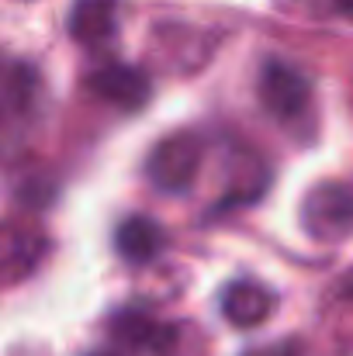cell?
I'll list each match as a JSON object with an SVG mask.
<instances>
[{
	"label": "cell",
	"instance_id": "obj_1",
	"mask_svg": "<svg viewBox=\"0 0 353 356\" xmlns=\"http://www.w3.org/2000/svg\"><path fill=\"white\" fill-rule=\"evenodd\" d=\"M201 156H205V145L194 131L180 128V131H170L166 138H159L152 145V152L146 156V177L156 191H166V194H184L194 187L198 180V170H201Z\"/></svg>",
	"mask_w": 353,
	"mask_h": 356
},
{
	"label": "cell",
	"instance_id": "obj_2",
	"mask_svg": "<svg viewBox=\"0 0 353 356\" xmlns=\"http://www.w3.org/2000/svg\"><path fill=\"white\" fill-rule=\"evenodd\" d=\"M301 229L315 242H343L353 232V191L340 180L315 184L301 201Z\"/></svg>",
	"mask_w": 353,
	"mask_h": 356
},
{
	"label": "cell",
	"instance_id": "obj_3",
	"mask_svg": "<svg viewBox=\"0 0 353 356\" xmlns=\"http://www.w3.org/2000/svg\"><path fill=\"white\" fill-rule=\"evenodd\" d=\"M256 94L270 118L295 121L312 104V80L284 59H267L260 70V80H256Z\"/></svg>",
	"mask_w": 353,
	"mask_h": 356
},
{
	"label": "cell",
	"instance_id": "obj_4",
	"mask_svg": "<svg viewBox=\"0 0 353 356\" xmlns=\"http://www.w3.org/2000/svg\"><path fill=\"white\" fill-rule=\"evenodd\" d=\"M49 252V238L42 229L7 218L0 222V287H14L31 277Z\"/></svg>",
	"mask_w": 353,
	"mask_h": 356
},
{
	"label": "cell",
	"instance_id": "obj_5",
	"mask_svg": "<svg viewBox=\"0 0 353 356\" xmlns=\"http://www.w3.org/2000/svg\"><path fill=\"white\" fill-rule=\"evenodd\" d=\"M87 90L111 104L118 111H139L149 94H152V83H149V73L139 70V66H128V63H104L97 66L94 73H87Z\"/></svg>",
	"mask_w": 353,
	"mask_h": 356
},
{
	"label": "cell",
	"instance_id": "obj_6",
	"mask_svg": "<svg viewBox=\"0 0 353 356\" xmlns=\"http://www.w3.org/2000/svg\"><path fill=\"white\" fill-rule=\"evenodd\" d=\"M111 336L121 350L146 356H166L177 343V329L146 308H121L111 318Z\"/></svg>",
	"mask_w": 353,
	"mask_h": 356
},
{
	"label": "cell",
	"instance_id": "obj_7",
	"mask_svg": "<svg viewBox=\"0 0 353 356\" xmlns=\"http://www.w3.org/2000/svg\"><path fill=\"white\" fill-rule=\"evenodd\" d=\"M70 35L84 49H101L118 31V0H77L66 21Z\"/></svg>",
	"mask_w": 353,
	"mask_h": 356
},
{
	"label": "cell",
	"instance_id": "obj_8",
	"mask_svg": "<svg viewBox=\"0 0 353 356\" xmlns=\"http://www.w3.org/2000/svg\"><path fill=\"white\" fill-rule=\"evenodd\" d=\"M115 249L118 256L128 263V266H146L152 263L163 249H166V232L156 218L149 215H132L118 225L115 232Z\"/></svg>",
	"mask_w": 353,
	"mask_h": 356
},
{
	"label": "cell",
	"instance_id": "obj_9",
	"mask_svg": "<svg viewBox=\"0 0 353 356\" xmlns=\"http://www.w3.org/2000/svg\"><path fill=\"white\" fill-rule=\"evenodd\" d=\"M222 315L235 329H256L274 315V294L256 280H235L222 294Z\"/></svg>",
	"mask_w": 353,
	"mask_h": 356
},
{
	"label": "cell",
	"instance_id": "obj_10",
	"mask_svg": "<svg viewBox=\"0 0 353 356\" xmlns=\"http://www.w3.org/2000/svg\"><path fill=\"white\" fill-rule=\"evenodd\" d=\"M322 322L340 339L353 343V270H347L322 298Z\"/></svg>",
	"mask_w": 353,
	"mask_h": 356
},
{
	"label": "cell",
	"instance_id": "obj_11",
	"mask_svg": "<svg viewBox=\"0 0 353 356\" xmlns=\"http://www.w3.org/2000/svg\"><path fill=\"white\" fill-rule=\"evenodd\" d=\"M242 356H301V346L295 339H284V343H270V346H253Z\"/></svg>",
	"mask_w": 353,
	"mask_h": 356
},
{
	"label": "cell",
	"instance_id": "obj_12",
	"mask_svg": "<svg viewBox=\"0 0 353 356\" xmlns=\"http://www.w3.org/2000/svg\"><path fill=\"white\" fill-rule=\"evenodd\" d=\"M336 7H340L347 17H353V0H336Z\"/></svg>",
	"mask_w": 353,
	"mask_h": 356
},
{
	"label": "cell",
	"instance_id": "obj_13",
	"mask_svg": "<svg viewBox=\"0 0 353 356\" xmlns=\"http://www.w3.org/2000/svg\"><path fill=\"white\" fill-rule=\"evenodd\" d=\"M91 356H118V353H111V350H97V353H91Z\"/></svg>",
	"mask_w": 353,
	"mask_h": 356
}]
</instances>
